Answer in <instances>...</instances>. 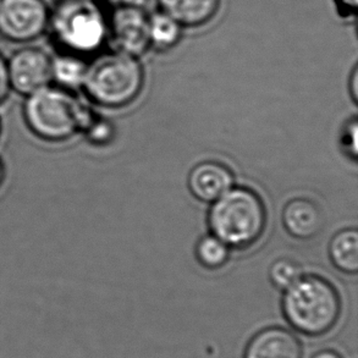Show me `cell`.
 <instances>
[{
	"mask_svg": "<svg viewBox=\"0 0 358 358\" xmlns=\"http://www.w3.org/2000/svg\"><path fill=\"white\" fill-rule=\"evenodd\" d=\"M92 113L75 93L49 85L24 98L22 117L29 132L45 143L58 145L81 134Z\"/></svg>",
	"mask_w": 358,
	"mask_h": 358,
	"instance_id": "obj_1",
	"label": "cell"
},
{
	"mask_svg": "<svg viewBox=\"0 0 358 358\" xmlns=\"http://www.w3.org/2000/svg\"><path fill=\"white\" fill-rule=\"evenodd\" d=\"M281 308L287 323L300 334L318 338L339 322L341 299L335 286L318 275H302L284 291Z\"/></svg>",
	"mask_w": 358,
	"mask_h": 358,
	"instance_id": "obj_2",
	"label": "cell"
},
{
	"mask_svg": "<svg viewBox=\"0 0 358 358\" xmlns=\"http://www.w3.org/2000/svg\"><path fill=\"white\" fill-rule=\"evenodd\" d=\"M208 225L210 234L230 248L243 250L264 233L266 204L256 191L233 186L210 206Z\"/></svg>",
	"mask_w": 358,
	"mask_h": 358,
	"instance_id": "obj_3",
	"label": "cell"
},
{
	"mask_svg": "<svg viewBox=\"0 0 358 358\" xmlns=\"http://www.w3.org/2000/svg\"><path fill=\"white\" fill-rule=\"evenodd\" d=\"M48 29L62 52L80 57L98 52L108 41V17L96 0H60Z\"/></svg>",
	"mask_w": 358,
	"mask_h": 358,
	"instance_id": "obj_4",
	"label": "cell"
},
{
	"mask_svg": "<svg viewBox=\"0 0 358 358\" xmlns=\"http://www.w3.org/2000/svg\"><path fill=\"white\" fill-rule=\"evenodd\" d=\"M143 86L145 70L138 58L114 52L88 65L83 90L98 106L117 109L134 102Z\"/></svg>",
	"mask_w": 358,
	"mask_h": 358,
	"instance_id": "obj_5",
	"label": "cell"
},
{
	"mask_svg": "<svg viewBox=\"0 0 358 358\" xmlns=\"http://www.w3.org/2000/svg\"><path fill=\"white\" fill-rule=\"evenodd\" d=\"M44 0H0V36L11 43H29L48 29Z\"/></svg>",
	"mask_w": 358,
	"mask_h": 358,
	"instance_id": "obj_6",
	"label": "cell"
},
{
	"mask_svg": "<svg viewBox=\"0 0 358 358\" xmlns=\"http://www.w3.org/2000/svg\"><path fill=\"white\" fill-rule=\"evenodd\" d=\"M108 41L117 53L138 58L150 48V15L137 5H114L108 17Z\"/></svg>",
	"mask_w": 358,
	"mask_h": 358,
	"instance_id": "obj_7",
	"label": "cell"
},
{
	"mask_svg": "<svg viewBox=\"0 0 358 358\" xmlns=\"http://www.w3.org/2000/svg\"><path fill=\"white\" fill-rule=\"evenodd\" d=\"M8 73L11 91L29 97L52 85V58L42 49H19L8 59Z\"/></svg>",
	"mask_w": 358,
	"mask_h": 358,
	"instance_id": "obj_8",
	"label": "cell"
},
{
	"mask_svg": "<svg viewBox=\"0 0 358 358\" xmlns=\"http://www.w3.org/2000/svg\"><path fill=\"white\" fill-rule=\"evenodd\" d=\"M234 182L233 171L223 163L214 160L196 165L187 179L189 192L206 203H213L233 187Z\"/></svg>",
	"mask_w": 358,
	"mask_h": 358,
	"instance_id": "obj_9",
	"label": "cell"
},
{
	"mask_svg": "<svg viewBox=\"0 0 358 358\" xmlns=\"http://www.w3.org/2000/svg\"><path fill=\"white\" fill-rule=\"evenodd\" d=\"M300 340L281 327H269L258 331L248 341L243 358H302Z\"/></svg>",
	"mask_w": 358,
	"mask_h": 358,
	"instance_id": "obj_10",
	"label": "cell"
},
{
	"mask_svg": "<svg viewBox=\"0 0 358 358\" xmlns=\"http://www.w3.org/2000/svg\"><path fill=\"white\" fill-rule=\"evenodd\" d=\"M282 225L292 238L310 240L324 228V214L315 201L294 199L282 209Z\"/></svg>",
	"mask_w": 358,
	"mask_h": 358,
	"instance_id": "obj_11",
	"label": "cell"
},
{
	"mask_svg": "<svg viewBox=\"0 0 358 358\" xmlns=\"http://www.w3.org/2000/svg\"><path fill=\"white\" fill-rule=\"evenodd\" d=\"M160 11L182 27H201L215 17L220 0H157Z\"/></svg>",
	"mask_w": 358,
	"mask_h": 358,
	"instance_id": "obj_12",
	"label": "cell"
},
{
	"mask_svg": "<svg viewBox=\"0 0 358 358\" xmlns=\"http://www.w3.org/2000/svg\"><path fill=\"white\" fill-rule=\"evenodd\" d=\"M88 65L83 57L60 52L52 58V85L75 92L83 88Z\"/></svg>",
	"mask_w": 358,
	"mask_h": 358,
	"instance_id": "obj_13",
	"label": "cell"
},
{
	"mask_svg": "<svg viewBox=\"0 0 358 358\" xmlns=\"http://www.w3.org/2000/svg\"><path fill=\"white\" fill-rule=\"evenodd\" d=\"M329 258L338 271L345 274L358 271V231L356 229H344L335 234L330 240Z\"/></svg>",
	"mask_w": 358,
	"mask_h": 358,
	"instance_id": "obj_14",
	"label": "cell"
},
{
	"mask_svg": "<svg viewBox=\"0 0 358 358\" xmlns=\"http://www.w3.org/2000/svg\"><path fill=\"white\" fill-rule=\"evenodd\" d=\"M182 29L179 22L160 10L150 15V47L162 52L174 48L182 37Z\"/></svg>",
	"mask_w": 358,
	"mask_h": 358,
	"instance_id": "obj_15",
	"label": "cell"
},
{
	"mask_svg": "<svg viewBox=\"0 0 358 358\" xmlns=\"http://www.w3.org/2000/svg\"><path fill=\"white\" fill-rule=\"evenodd\" d=\"M196 257L207 269H219L230 259V247L214 235L199 238L196 246Z\"/></svg>",
	"mask_w": 358,
	"mask_h": 358,
	"instance_id": "obj_16",
	"label": "cell"
},
{
	"mask_svg": "<svg viewBox=\"0 0 358 358\" xmlns=\"http://www.w3.org/2000/svg\"><path fill=\"white\" fill-rule=\"evenodd\" d=\"M302 276L301 266L289 258L276 259L269 268L271 284L279 290L285 291Z\"/></svg>",
	"mask_w": 358,
	"mask_h": 358,
	"instance_id": "obj_17",
	"label": "cell"
},
{
	"mask_svg": "<svg viewBox=\"0 0 358 358\" xmlns=\"http://www.w3.org/2000/svg\"><path fill=\"white\" fill-rule=\"evenodd\" d=\"M83 134L86 135L87 140L93 145H104L112 142L115 130L112 122L92 115Z\"/></svg>",
	"mask_w": 358,
	"mask_h": 358,
	"instance_id": "obj_18",
	"label": "cell"
},
{
	"mask_svg": "<svg viewBox=\"0 0 358 358\" xmlns=\"http://www.w3.org/2000/svg\"><path fill=\"white\" fill-rule=\"evenodd\" d=\"M340 145L345 155L349 157L352 162L358 158V120L357 117H351L346 121L341 136H340Z\"/></svg>",
	"mask_w": 358,
	"mask_h": 358,
	"instance_id": "obj_19",
	"label": "cell"
},
{
	"mask_svg": "<svg viewBox=\"0 0 358 358\" xmlns=\"http://www.w3.org/2000/svg\"><path fill=\"white\" fill-rule=\"evenodd\" d=\"M357 3L358 0H334L336 14L346 21H355L357 15Z\"/></svg>",
	"mask_w": 358,
	"mask_h": 358,
	"instance_id": "obj_20",
	"label": "cell"
},
{
	"mask_svg": "<svg viewBox=\"0 0 358 358\" xmlns=\"http://www.w3.org/2000/svg\"><path fill=\"white\" fill-rule=\"evenodd\" d=\"M11 93L9 73H8V60L0 53V104L9 98Z\"/></svg>",
	"mask_w": 358,
	"mask_h": 358,
	"instance_id": "obj_21",
	"label": "cell"
},
{
	"mask_svg": "<svg viewBox=\"0 0 358 358\" xmlns=\"http://www.w3.org/2000/svg\"><path fill=\"white\" fill-rule=\"evenodd\" d=\"M350 94L354 103H358V68L355 66L349 80Z\"/></svg>",
	"mask_w": 358,
	"mask_h": 358,
	"instance_id": "obj_22",
	"label": "cell"
},
{
	"mask_svg": "<svg viewBox=\"0 0 358 358\" xmlns=\"http://www.w3.org/2000/svg\"><path fill=\"white\" fill-rule=\"evenodd\" d=\"M312 358H343L341 355L338 354L334 350H322Z\"/></svg>",
	"mask_w": 358,
	"mask_h": 358,
	"instance_id": "obj_23",
	"label": "cell"
},
{
	"mask_svg": "<svg viewBox=\"0 0 358 358\" xmlns=\"http://www.w3.org/2000/svg\"><path fill=\"white\" fill-rule=\"evenodd\" d=\"M114 5H137L145 8L147 0H113Z\"/></svg>",
	"mask_w": 358,
	"mask_h": 358,
	"instance_id": "obj_24",
	"label": "cell"
},
{
	"mask_svg": "<svg viewBox=\"0 0 358 358\" xmlns=\"http://www.w3.org/2000/svg\"><path fill=\"white\" fill-rule=\"evenodd\" d=\"M5 175H6V170H5L4 162L0 159V187L4 184Z\"/></svg>",
	"mask_w": 358,
	"mask_h": 358,
	"instance_id": "obj_25",
	"label": "cell"
},
{
	"mask_svg": "<svg viewBox=\"0 0 358 358\" xmlns=\"http://www.w3.org/2000/svg\"><path fill=\"white\" fill-rule=\"evenodd\" d=\"M0 137H1V122H0Z\"/></svg>",
	"mask_w": 358,
	"mask_h": 358,
	"instance_id": "obj_26",
	"label": "cell"
}]
</instances>
